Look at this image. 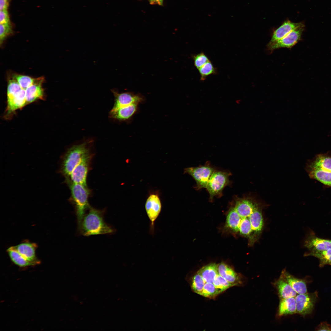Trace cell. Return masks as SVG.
Segmentation results:
<instances>
[{"label":"cell","instance_id":"obj_27","mask_svg":"<svg viewBox=\"0 0 331 331\" xmlns=\"http://www.w3.org/2000/svg\"><path fill=\"white\" fill-rule=\"evenodd\" d=\"M22 89L16 79L13 77L8 81L7 90V101L13 98Z\"/></svg>","mask_w":331,"mask_h":331},{"label":"cell","instance_id":"obj_20","mask_svg":"<svg viewBox=\"0 0 331 331\" xmlns=\"http://www.w3.org/2000/svg\"><path fill=\"white\" fill-rule=\"evenodd\" d=\"M307 165L331 172V153L317 154Z\"/></svg>","mask_w":331,"mask_h":331},{"label":"cell","instance_id":"obj_31","mask_svg":"<svg viewBox=\"0 0 331 331\" xmlns=\"http://www.w3.org/2000/svg\"><path fill=\"white\" fill-rule=\"evenodd\" d=\"M213 283L221 293L234 286L219 274L216 277Z\"/></svg>","mask_w":331,"mask_h":331},{"label":"cell","instance_id":"obj_34","mask_svg":"<svg viewBox=\"0 0 331 331\" xmlns=\"http://www.w3.org/2000/svg\"><path fill=\"white\" fill-rule=\"evenodd\" d=\"M13 32L12 27L10 23L0 24V39L1 44L8 36Z\"/></svg>","mask_w":331,"mask_h":331},{"label":"cell","instance_id":"obj_23","mask_svg":"<svg viewBox=\"0 0 331 331\" xmlns=\"http://www.w3.org/2000/svg\"><path fill=\"white\" fill-rule=\"evenodd\" d=\"M218 265L215 263H211L201 268L197 272L202 276L206 283H213L219 274Z\"/></svg>","mask_w":331,"mask_h":331},{"label":"cell","instance_id":"obj_13","mask_svg":"<svg viewBox=\"0 0 331 331\" xmlns=\"http://www.w3.org/2000/svg\"><path fill=\"white\" fill-rule=\"evenodd\" d=\"M138 104L135 103L116 109H111L109 112V117L111 119L119 121L127 120L135 112Z\"/></svg>","mask_w":331,"mask_h":331},{"label":"cell","instance_id":"obj_35","mask_svg":"<svg viewBox=\"0 0 331 331\" xmlns=\"http://www.w3.org/2000/svg\"><path fill=\"white\" fill-rule=\"evenodd\" d=\"M0 24L10 23L7 10H0Z\"/></svg>","mask_w":331,"mask_h":331},{"label":"cell","instance_id":"obj_10","mask_svg":"<svg viewBox=\"0 0 331 331\" xmlns=\"http://www.w3.org/2000/svg\"><path fill=\"white\" fill-rule=\"evenodd\" d=\"M111 91L115 97V102L112 110L116 109L132 104L139 103L142 101L139 96L129 92L119 93L115 89Z\"/></svg>","mask_w":331,"mask_h":331},{"label":"cell","instance_id":"obj_6","mask_svg":"<svg viewBox=\"0 0 331 331\" xmlns=\"http://www.w3.org/2000/svg\"><path fill=\"white\" fill-rule=\"evenodd\" d=\"M93 156V154L91 153L84 158L74 168L68 178L66 179L67 181L87 187L86 178Z\"/></svg>","mask_w":331,"mask_h":331},{"label":"cell","instance_id":"obj_33","mask_svg":"<svg viewBox=\"0 0 331 331\" xmlns=\"http://www.w3.org/2000/svg\"><path fill=\"white\" fill-rule=\"evenodd\" d=\"M192 56L194 65L198 70L209 61L207 57L203 52L193 55Z\"/></svg>","mask_w":331,"mask_h":331},{"label":"cell","instance_id":"obj_8","mask_svg":"<svg viewBox=\"0 0 331 331\" xmlns=\"http://www.w3.org/2000/svg\"><path fill=\"white\" fill-rule=\"evenodd\" d=\"M304 26L302 23L283 38L267 45L268 49L271 51L280 48H291L301 40Z\"/></svg>","mask_w":331,"mask_h":331},{"label":"cell","instance_id":"obj_19","mask_svg":"<svg viewBox=\"0 0 331 331\" xmlns=\"http://www.w3.org/2000/svg\"><path fill=\"white\" fill-rule=\"evenodd\" d=\"M274 285L277 290L280 299L295 297L297 295L290 285L281 276L274 283Z\"/></svg>","mask_w":331,"mask_h":331},{"label":"cell","instance_id":"obj_38","mask_svg":"<svg viewBox=\"0 0 331 331\" xmlns=\"http://www.w3.org/2000/svg\"><path fill=\"white\" fill-rule=\"evenodd\" d=\"M164 0H153V5L157 4L160 6H162Z\"/></svg>","mask_w":331,"mask_h":331},{"label":"cell","instance_id":"obj_29","mask_svg":"<svg viewBox=\"0 0 331 331\" xmlns=\"http://www.w3.org/2000/svg\"><path fill=\"white\" fill-rule=\"evenodd\" d=\"M198 70L201 81L205 80L207 76L216 74L217 72L216 68L210 60L200 68Z\"/></svg>","mask_w":331,"mask_h":331},{"label":"cell","instance_id":"obj_7","mask_svg":"<svg viewBox=\"0 0 331 331\" xmlns=\"http://www.w3.org/2000/svg\"><path fill=\"white\" fill-rule=\"evenodd\" d=\"M162 203L157 193H151L148 197L145 205L146 211L150 220V231L153 235L154 233V223L162 209Z\"/></svg>","mask_w":331,"mask_h":331},{"label":"cell","instance_id":"obj_9","mask_svg":"<svg viewBox=\"0 0 331 331\" xmlns=\"http://www.w3.org/2000/svg\"><path fill=\"white\" fill-rule=\"evenodd\" d=\"M37 247V245L36 243L26 240L9 248L17 251L29 261L36 265L40 263L36 255Z\"/></svg>","mask_w":331,"mask_h":331},{"label":"cell","instance_id":"obj_39","mask_svg":"<svg viewBox=\"0 0 331 331\" xmlns=\"http://www.w3.org/2000/svg\"><path fill=\"white\" fill-rule=\"evenodd\" d=\"M149 2L150 4L153 5V0H147Z\"/></svg>","mask_w":331,"mask_h":331},{"label":"cell","instance_id":"obj_4","mask_svg":"<svg viewBox=\"0 0 331 331\" xmlns=\"http://www.w3.org/2000/svg\"><path fill=\"white\" fill-rule=\"evenodd\" d=\"M230 173L222 171H215L211 175L206 188L211 201L215 196H221L223 190L228 184Z\"/></svg>","mask_w":331,"mask_h":331},{"label":"cell","instance_id":"obj_25","mask_svg":"<svg viewBox=\"0 0 331 331\" xmlns=\"http://www.w3.org/2000/svg\"><path fill=\"white\" fill-rule=\"evenodd\" d=\"M241 220V217L233 207L230 209L227 215L226 226L233 231L238 232Z\"/></svg>","mask_w":331,"mask_h":331},{"label":"cell","instance_id":"obj_24","mask_svg":"<svg viewBox=\"0 0 331 331\" xmlns=\"http://www.w3.org/2000/svg\"><path fill=\"white\" fill-rule=\"evenodd\" d=\"M7 251L12 262L19 267H26L35 265L17 251L9 248Z\"/></svg>","mask_w":331,"mask_h":331},{"label":"cell","instance_id":"obj_11","mask_svg":"<svg viewBox=\"0 0 331 331\" xmlns=\"http://www.w3.org/2000/svg\"><path fill=\"white\" fill-rule=\"evenodd\" d=\"M295 298L296 313L304 316L312 312L315 300L314 296L307 293L297 295Z\"/></svg>","mask_w":331,"mask_h":331},{"label":"cell","instance_id":"obj_36","mask_svg":"<svg viewBox=\"0 0 331 331\" xmlns=\"http://www.w3.org/2000/svg\"><path fill=\"white\" fill-rule=\"evenodd\" d=\"M318 331H331V325L325 322L320 324L317 328Z\"/></svg>","mask_w":331,"mask_h":331},{"label":"cell","instance_id":"obj_16","mask_svg":"<svg viewBox=\"0 0 331 331\" xmlns=\"http://www.w3.org/2000/svg\"><path fill=\"white\" fill-rule=\"evenodd\" d=\"M218 272L219 275L234 286L242 283L240 275L226 264L221 263L218 264Z\"/></svg>","mask_w":331,"mask_h":331},{"label":"cell","instance_id":"obj_30","mask_svg":"<svg viewBox=\"0 0 331 331\" xmlns=\"http://www.w3.org/2000/svg\"><path fill=\"white\" fill-rule=\"evenodd\" d=\"M221 292L213 283H205L200 295L209 298H213Z\"/></svg>","mask_w":331,"mask_h":331},{"label":"cell","instance_id":"obj_28","mask_svg":"<svg viewBox=\"0 0 331 331\" xmlns=\"http://www.w3.org/2000/svg\"><path fill=\"white\" fill-rule=\"evenodd\" d=\"M309 255L318 258L321 265L331 264V248L321 251H311Z\"/></svg>","mask_w":331,"mask_h":331},{"label":"cell","instance_id":"obj_14","mask_svg":"<svg viewBox=\"0 0 331 331\" xmlns=\"http://www.w3.org/2000/svg\"><path fill=\"white\" fill-rule=\"evenodd\" d=\"M306 169L309 177L311 179L317 180L327 186L331 187V172L308 165Z\"/></svg>","mask_w":331,"mask_h":331},{"label":"cell","instance_id":"obj_22","mask_svg":"<svg viewBox=\"0 0 331 331\" xmlns=\"http://www.w3.org/2000/svg\"><path fill=\"white\" fill-rule=\"evenodd\" d=\"M26 105L25 90L22 89L13 98L7 101V112L11 113Z\"/></svg>","mask_w":331,"mask_h":331},{"label":"cell","instance_id":"obj_1","mask_svg":"<svg viewBox=\"0 0 331 331\" xmlns=\"http://www.w3.org/2000/svg\"><path fill=\"white\" fill-rule=\"evenodd\" d=\"M104 210L91 207L78 226L81 234L84 236H89L113 233L114 229L104 219Z\"/></svg>","mask_w":331,"mask_h":331},{"label":"cell","instance_id":"obj_15","mask_svg":"<svg viewBox=\"0 0 331 331\" xmlns=\"http://www.w3.org/2000/svg\"><path fill=\"white\" fill-rule=\"evenodd\" d=\"M302 24L301 23H294L290 21L285 22L274 31L271 39L268 45L270 44L283 38Z\"/></svg>","mask_w":331,"mask_h":331},{"label":"cell","instance_id":"obj_21","mask_svg":"<svg viewBox=\"0 0 331 331\" xmlns=\"http://www.w3.org/2000/svg\"><path fill=\"white\" fill-rule=\"evenodd\" d=\"M295 297L280 299L278 312L279 316L296 313Z\"/></svg>","mask_w":331,"mask_h":331},{"label":"cell","instance_id":"obj_26","mask_svg":"<svg viewBox=\"0 0 331 331\" xmlns=\"http://www.w3.org/2000/svg\"><path fill=\"white\" fill-rule=\"evenodd\" d=\"M205 283L201 276L197 272L191 280L192 289L195 292L201 295Z\"/></svg>","mask_w":331,"mask_h":331},{"label":"cell","instance_id":"obj_32","mask_svg":"<svg viewBox=\"0 0 331 331\" xmlns=\"http://www.w3.org/2000/svg\"><path fill=\"white\" fill-rule=\"evenodd\" d=\"M13 77L21 87L25 90L34 83L36 79L28 76L17 74L14 75Z\"/></svg>","mask_w":331,"mask_h":331},{"label":"cell","instance_id":"obj_5","mask_svg":"<svg viewBox=\"0 0 331 331\" xmlns=\"http://www.w3.org/2000/svg\"><path fill=\"white\" fill-rule=\"evenodd\" d=\"M215 171L212 167L207 164L185 168L184 173L189 174L193 177L196 182L195 189L199 190L206 188L209 179Z\"/></svg>","mask_w":331,"mask_h":331},{"label":"cell","instance_id":"obj_2","mask_svg":"<svg viewBox=\"0 0 331 331\" xmlns=\"http://www.w3.org/2000/svg\"><path fill=\"white\" fill-rule=\"evenodd\" d=\"M93 140L88 139L70 147L65 154L62 166V172L66 179L74 168L85 157L92 153Z\"/></svg>","mask_w":331,"mask_h":331},{"label":"cell","instance_id":"obj_3","mask_svg":"<svg viewBox=\"0 0 331 331\" xmlns=\"http://www.w3.org/2000/svg\"><path fill=\"white\" fill-rule=\"evenodd\" d=\"M67 182L70 190L71 200L74 207L78 226L86 212L91 207L88 202L91 191L87 187L70 181Z\"/></svg>","mask_w":331,"mask_h":331},{"label":"cell","instance_id":"obj_18","mask_svg":"<svg viewBox=\"0 0 331 331\" xmlns=\"http://www.w3.org/2000/svg\"><path fill=\"white\" fill-rule=\"evenodd\" d=\"M305 245L311 251H323L331 248V240L311 237L306 241Z\"/></svg>","mask_w":331,"mask_h":331},{"label":"cell","instance_id":"obj_17","mask_svg":"<svg viewBox=\"0 0 331 331\" xmlns=\"http://www.w3.org/2000/svg\"><path fill=\"white\" fill-rule=\"evenodd\" d=\"M280 276L286 280L298 294L307 293L306 284L304 280L297 278L283 270Z\"/></svg>","mask_w":331,"mask_h":331},{"label":"cell","instance_id":"obj_12","mask_svg":"<svg viewBox=\"0 0 331 331\" xmlns=\"http://www.w3.org/2000/svg\"><path fill=\"white\" fill-rule=\"evenodd\" d=\"M44 81L43 77L36 78L34 83L25 89L27 104L43 98L44 91L42 84Z\"/></svg>","mask_w":331,"mask_h":331},{"label":"cell","instance_id":"obj_37","mask_svg":"<svg viewBox=\"0 0 331 331\" xmlns=\"http://www.w3.org/2000/svg\"><path fill=\"white\" fill-rule=\"evenodd\" d=\"M10 0H0V10H7Z\"/></svg>","mask_w":331,"mask_h":331}]
</instances>
